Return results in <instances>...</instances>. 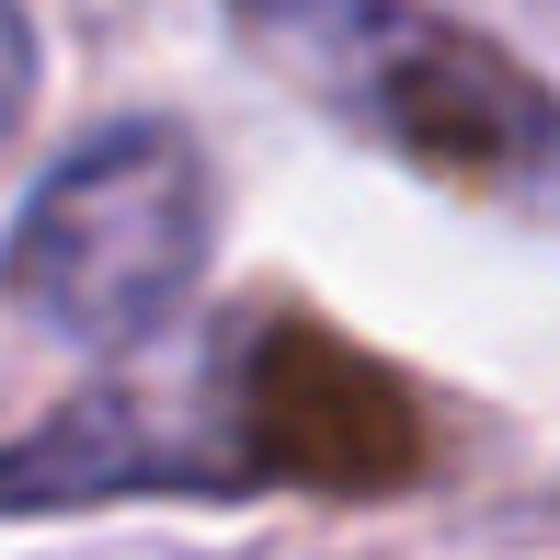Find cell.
I'll return each instance as SVG.
<instances>
[{
    "label": "cell",
    "mask_w": 560,
    "mask_h": 560,
    "mask_svg": "<svg viewBox=\"0 0 560 560\" xmlns=\"http://www.w3.org/2000/svg\"><path fill=\"white\" fill-rule=\"evenodd\" d=\"M252 58H275L310 104L366 126L377 149L457 184H538L560 172V104L492 35L412 0H241Z\"/></svg>",
    "instance_id": "1"
},
{
    "label": "cell",
    "mask_w": 560,
    "mask_h": 560,
    "mask_svg": "<svg viewBox=\"0 0 560 560\" xmlns=\"http://www.w3.org/2000/svg\"><path fill=\"white\" fill-rule=\"evenodd\" d=\"M35 104V35H23V12L0 0V126Z\"/></svg>",
    "instance_id": "3"
},
{
    "label": "cell",
    "mask_w": 560,
    "mask_h": 560,
    "mask_svg": "<svg viewBox=\"0 0 560 560\" xmlns=\"http://www.w3.org/2000/svg\"><path fill=\"white\" fill-rule=\"evenodd\" d=\"M207 241H218V207H207L195 138H172V126H115V138L69 149V161L35 184L0 275H12V298L58 343L126 354V343H149L195 298Z\"/></svg>",
    "instance_id": "2"
}]
</instances>
